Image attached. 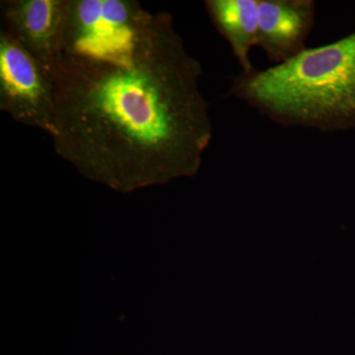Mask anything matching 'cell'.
<instances>
[{"label":"cell","mask_w":355,"mask_h":355,"mask_svg":"<svg viewBox=\"0 0 355 355\" xmlns=\"http://www.w3.org/2000/svg\"><path fill=\"white\" fill-rule=\"evenodd\" d=\"M53 77L8 33L0 32V109L22 125L53 137Z\"/></svg>","instance_id":"3957f363"},{"label":"cell","mask_w":355,"mask_h":355,"mask_svg":"<svg viewBox=\"0 0 355 355\" xmlns=\"http://www.w3.org/2000/svg\"><path fill=\"white\" fill-rule=\"evenodd\" d=\"M65 0L1 2L3 31L8 33L49 73L57 60Z\"/></svg>","instance_id":"5b68a950"},{"label":"cell","mask_w":355,"mask_h":355,"mask_svg":"<svg viewBox=\"0 0 355 355\" xmlns=\"http://www.w3.org/2000/svg\"><path fill=\"white\" fill-rule=\"evenodd\" d=\"M229 93L284 127L355 130V32L284 64L241 71Z\"/></svg>","instance_id":"7a4b0ae2"},{"label":"cell","mask_w":355,"mask_h":355,"mask_svg":"<svg viewBox=\"0 0 355 355\" xmlns=\"http://www.w3.org/2000/svg\"><path fill=\"white\" fill-rule=\"evenodd\" d=\"M316 19L314 0H258L257 46L280 64L307 49Z\"/></svg>","instance_id":"8992f818"},{"label":"cell","mask_w":355,"mask_h":355,"mask_svg":"<svg viewBox=\"0 0 355 355\" xmlns=\"http://www.w3.org/2000/svg\"><path fill=\"white\" fill-rule=\"evenodd\" d=\"M212 24L228 42L242 72L254 69L252 50L258 36V0H207Z\"/></svg>","instance_id":"52a82bcc"},{"label":"cell","mask_w":355,"mask_h":355,"mask_svg":"<svg viewBox=\"0 0 355 355\" xmlns=\"http://www.w3.org/2000/svg\"><path fill=\"white\" fill-rule=\"evenodd\" d=\"M202 76L166 12L146 11L105 50L60 55L55 153L123 193L195 177L214 137Z\"/></svg>","instance_id":"6da1fadb"},{"label":"cell","mask_w":355,"mask_h":355,"mask_svg":"<svg viewBox=\"0 0 355 355\" xmlns=\"http://www.w3.org/2000/svg\"><path fill=\"white\" fill-rule=\"evenodd\" d=\"M146 13L132 0H65L57 58L94 53L119 43Z\"/></svg>","instance_id":"277c9868"}]
</instances>
